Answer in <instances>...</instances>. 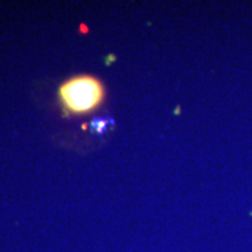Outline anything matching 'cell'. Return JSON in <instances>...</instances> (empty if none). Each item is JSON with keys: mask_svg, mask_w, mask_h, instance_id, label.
I'll use <instances>...</instances> for the list:
<instances>
[{"mask_svg": "<svg viewBox=\"0 0 252 252\" xmlns=\"http://www.w3.org/2000/svg\"><path fill=\"white\" fill-rule=\"evenodd\" d=\"M59 94L63 108L78 115L93 111L102 103L104 88L97 78L77 76L64 82Z\"/></svg>", "mask_w": 252, "mask_h": 252, "instance_id": "6da1fadb", "label": "cell"}, {"mask_svg": "<svg viewBox=\"0 0 252 252\" xmlns=\"http://www.w3.org/2000/svg\"><path fill=\"white\" fill-rule=\"evenodd\" d=\"M108 123L109 121L106 119H94V121L91 123V128L97 132V133L103 134L105 132L106 128H108Z\"/></svg>", "mask_w": 252, "mask_h": 252, "instance_id": "7a4b0ae2", "label": "cell"}, {"mask_svg": "<svg viewBox=\"0 0 252 252\" xmlns=\"http://www.w3.org/2000/svg\"><path fill=\"white\" fill-rule=\"evenodd\" d=\"M250 214H251V215H252V213H250Z\"/></svg>", "mask_w": 252, "mask_h": 252, "instance_id": "3957f363", "label": "cell"}]
</instances>
